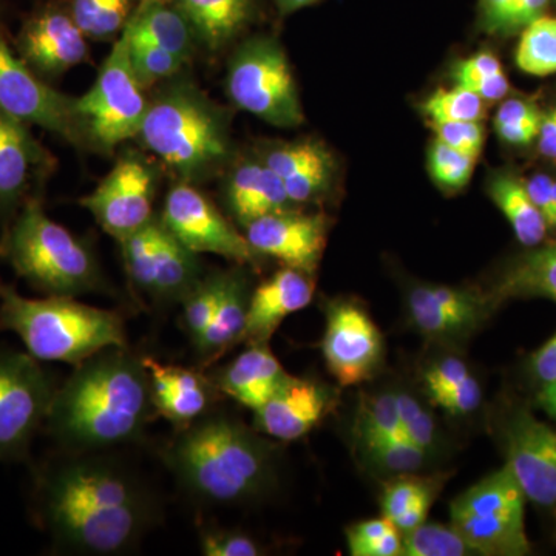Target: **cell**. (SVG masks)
Instances as JSON below:
<instances>
[{"instance_id":"6da1fadb","label":"cell","mask_w":556,"mask_h":556,"mask_svg":"<svg viewBox=\"0 0 556 556\" xmlns=\"http://www.w3.org/2000/svg\"><path fill=\"white\" fill-rule=\"evenodd\" d=\"M38 510L58 546L83 555L131 551L160 517L159 501L142 479L97 452L76 453L47 470Z\"/></svg>"},{"instance_id":"7a4b0ae2","label":"cell","mask_w":556,"mask_h":556,"mask_svg":"<svg viewBox=\"0 0 556 556\" xmlns=\"http://www.w3.org/2000/svg\"><path fill=\"white\" fill-rule=\"evenodd\" d=\"M155 412L142 357L112 346L76 365L54 391L46 426L75 453L100 452L137 441Z\"/></svg>"},{"instance_id":"3957f363","label":"cell","mask_w":556,"mask_h":556,"mask_svg":"<svg viewBox=\"0 0 556 556\" xmlns=\"http://www.w3.org/2000/svg\"><path fill=\"white\" fill-rule=\"evenodd\" d=\"M166 460L190 495L217 506L260 495L273 475L269 445L226 416L206 415L185 427Z\"/></svg>"},{"instance_id":"277c9868","label":"cell","mask_w":556,"mask_h":556,"mask_svg":"<svg viewBox=\"0 0 556 556\" xmlns=\"http://www.w3.org/2000/svg\"><path fill=\"white\" fill-rule=\"evenodd\" d=\"M139 141L178 182L201 185L229 163V118L189 80L164 87L149 101Z\"/></svg>"},{"instance_id":"5b68a950","label":"cell","mask_w":556,"mask_h":556,"mask_svg":"<svg viewBox=\"0 0 556 556\" xmlns=\"http://www.w3.org/2000/svg\"><path fill=\"white\" fill-rule=\"evenodd\" d=\"M0 331L20 336L38 361L79 365L105 348L127 346L123 317L75 298L28 299L0 280Z\"/></svg>"},{"instance_id":"8992f818","label":"cell","mask_w":556,"mask_h":556,"mask_svg":"<svg viewBox=\"0 0 556 556\" xmlns=\"http://www.w3.org/2000/svg\"><path fill=\"white\" fill-rule=\"evenodd\" d=\"M0 257L10 263L17 276L47 295L78 298L104 288L93 252L53 222L36 199L22 206L3 232Z\"/></svg>"},{"instance_id":"52a82bcc","label":"cell","mask_w":556,"mask_h":556,"mask_svg":"<svg viewBox=\"0 0 556 556\" xmlns=\"http://www.w3.org/2000/svg\"><path fill=\"white\" fill-rule=\"evenodd\" d=\"M526 501L521 485L504 464L452 501L450 525L477 555H530Z\"/></svg>"},{"instance_id":"ba28073f","label":"cell","mask_w":556,"mask_h":556,"mask_svg":"<svg viewBox=\"0 0 556 556\" xmlns=\"http://www.w3.org/2000/svg\"><path fill=\"white\" fill-rule=\"evenodd\" d=\"M226 91L236 108L278 129H294L305 121L287 51L273 36L241 43L229 62Z\"/></svg>"},{"instance_id":"9c48e42d","label":"cell","mask_w":556,"mask_h":556,"mask_svg":"<svg viewBox=\"0 0 556 556\" xmlns=\"http://www.w3.org/2000/svg\"><path fill=\"white\" fill-rule=\"evenodd\" d=\"M149 101L131 70L126 35L121 33L91 89L76 98L87 144L112 152L123 142L138 138Z\"/></svg>"},{"instance_id":"30bf717a","label":"cell","mask_w":556,"mask_h":556,"mask_svg":"<svg viewBox=\"0 0 556 556\" xmlns=\"http://www.w3.org/2000/svg\"><path fill=\"white\" fill-rule=\"evenodd\" d=\"M30 353L0 351V460L27 453L46 424L53 382Z\"/></svg>"},{"instance_id":"8fae6325","label":"cell","mask_w":556,"mask_h":556,"mask_svg":"<svg viewBox=\"0 0 556 556\" xmlns=\"http://www.w3.org/2000/svg\"><path fill=\"white\" fill-rule=\"evenodd\" d=\"M0 109L25 124H35L60 135L72 144H83L84 135L76 98L51 89L35 70L10 49L0 35Z\"/></svg>"},{"instance_id":"7c38bea8","label":"cell","mask_w":556,"mask_h":556,"mask_svg":"<svg viewBox=\"0 0 556 556\" xmlns=\"http://www.w3.org/2000/svg\"><path fill=\"white\" fill-rule=\"evenodd\" d=\"M159 172L146 156L130 152L116 161L97 189L80 200L104 232L123 241L153 219Z\"/></svg>"},{"instance_id":"4fadbf2b","label":"cell","mask_w":556,"mask_h":556,"mask_svg":"<svg viewBox=\"0 0 556 556\" xmlns=\"http://www.w3.org/2000/svg\"><path fill=\"white\" fill-rule=\"evenodd\" d=\"M161 223L195 254H215L254 265L257 252L197 186L178 182L167 192Z\"/></svg>"},{"instance_id":"5bb4252c","label":"cell","mask_w":556,"mask_h":556,"mask_svg":"<svg viewBox=\"0 0 556 556\" xmlns=\"http://www.w3.org/2000/svg\"><path fill=\"white\" fill-rule=\"evenodd\" d=\"M321 353L329 372L343 387L367 382L380 367L383 338L367 311L353 302H331Z\"/></svg>"},{"instance_id":"9a60e30c","label":"cell","mask_w":556,"mask_h":556,"mask_svg":"<svg viewBox=\"0 0 556 556\" xmlns=\"http://www.w3.org/2000/svg\"><path fill=\"white\" fill-rule=\"evenodd\" d=\"M506 466L527 501L544 508L556 507V430L519 408L503 431Z\"/></svg>"},{"instance_id":"2e32d148","label":"cell","mask_w":556,"mask_h":556,"mask_svg":"<svg viewBox=\"0 0 556 556\" xmlns=\"http://www.w3.org/2000/svg\"><path fill=\"white\" fill-rule=\"evenodd\" d=\"M244 230L258 255L314 276L327 247L329 219L321 212L309 214L295 207L254 219Z\"/></svg>"},{"instance_id":"e0dca14e","label":"cell","mask_w":556,"mask_h":556,"mask_svg":"<svg viewBox=\"0 0 556 556\" xmlns=\"http://www.w3.org/2000/svg\"><path fill=\"white\" fill-rule=\"evenodd\" d=\"M495 309L489 292L468 288L417 285L408 295L409 320L434 340L466 338Z\"/></svg>"},{"instance_id":"ac0fdd59","label":"cell","mask_w":556,"mask_h":556,"mask_svg":"<svg viewBox=\"0 0 556 556\" xmlns=\"http://www.w3.org/2000/svg\"><path fill=\"white\" fill-rule=\"evenodd\" d=\"M87 36L70 11L50 7L22 28L17 47L22 60L43 76H60L89 56Z\"/></svg>"},{"instance_id":"d6986e66","label":"cell","mask_w":556,"mask_h":556,"mask_svg":"<svg viewBox=\"0 0 556 556\" xmlns=\"http://www.w3.org/2000/svg\"><path fill=\"white\" fill-rule=\"evenodd\" d=\"M332 402L331 388L288 375L274 396L255 409V430L278 441H298L321 422Z\"/></svg>"},{"instance_id":"ffe728a7","label":"cell","mask_w":556,"mask_h":556,"mask_svg":"<svg viewBox=\"0 0 556 556\" xmlns=\"http://www.w3.org/2000/svg\"><path fill=\"white\" fill-rule=\"evenodd\" d=\"M283 182L295 207L317 203L327 197L336 175V161L331 150L317 139H298L276 142L260 153Z\"/></svg>"},{"instance_id":"44dd1931","label":"cell","mask_w":556,"mask_h":556,"mask_svg":"<svg viewBox=\"0 0 556 556\" xmlns=\"http://www.w3.org/2000/svg\"><path fill=\"white\" fill-rule=\"evenodd\" d=\"M314 291L316 287L309 274L288 266L277 270L249 299L244 342L249 345L268 342L285 318L313 302Z\"/></svg>"},{"instance_id":"7402d4cb","label":"cell","mask_w":556,"mask_h":556,"mask_svg":"<svg viewBox=\"0 0 556 556\" xmlns=\"http://www.w3.org/2000/svg\"><path fill=\"white\" fill-rule=\"evenodd\" d=\"M50 155L33 138L27 124L0 109V217L13 214Z\"/></svg>"},{"instance_id":"603a6c76","label":"cell","mask_w":556,"mask_h":556,"mask_svg":"<svg viewBox=\"0 0 556 556\" xmlns=\"http://www.w3.org/2000/svg\"><path fill=\"white\" fill-rule=\"evenodd\" d=\"M148 369L153 407L177 426L188 427L207 415L214 401L211 382L193 369L142 357Z\"/></svg>"},{"instance_id":"cb8c5ba5","label":"cell","mask_w":556,"mask_h":556,"mask_svg":"<svg viewBox=\"0 0 556 556\" xmlns=\"http://www.w3.org/2000/svg\"><path fill=\"white\" fill-rule=\"evenodd\" d=\"M225 200L230 214L243 228L265 215L295 208L281 179L260 156H249L230 167Z\"/></svg>"},{"instance_id":"d4e9b609","label":"cell","mask_w":556,"mask_h":556,"mask_svg":"<svg viewBox=\"0 0 556 556\" xmlns=\"http://www.w3.org/2000/svg\"><path fill=\"white\" fill-rule=\"evenodd\" d=\"M288 378L266 343L249 345L232 364L218 372L215 386L252 412L263 407Z\"/></svg>"},{"instance_id":"484cf974","label":"cell","mask_w":556,"mask_h":556,"mask_svg":"<svg viewBox=\"0 0 556 556\" xmlns=\"http://www.w3.org/2000/svg\"><path fill=\"white\" fill-rule=\"evenodd\" d=\"M511 260L489 295L495 306L511 299H547L556 303V241L541 243Z\"/></svg>"},{"instance_id":"4316f807","label":"cell","mask_w":556,"mask_h":556,"mask_svg":"<svg viewBox=\"0 0 556 556\" xmlns=\"http://www.w3.org/2000/svg\"><path fill=\"white\" fill-rule=\"evenodd\" d=\"M197 40L218 50L239 36L254 20L257 0H174Z\"/></svg>"},{"instance_id":"83f0119b","label":"cell","mask_w":556,"mask_h":556,"mask_svg":"<svg viewBox=\"0 0 556 556\" xmlns=\"http://www.w3.org/2000/svg\"><path fill=\"white\" fill-rule=\"evenodd\" d=\"M124 30L131 39L152 43L188 62L195 33L174 0H141Z\"/></svg>"},{"instance_id":"f1b7e54d","label":"cell","mask_w":556,"mask_h":556,"mask_svg":"<svg viewBox=\"0 0 556 556\" xmlns=\"http://www.w3.org/2000/svg\"><path fill=\"white\" fill-rule=\"evenodd\" d=\"M201 278L199 254L175 239L164 228L161 219L156 218L155 262L150 298L159 302L181 303Z\"/></svg>"},{"instance_id":"f546056e","label":"cell","mask_w":556,"mask_h":556,"mask_svg":"<svg viewBox=\"0 0 556 556\" xmlns=\"http://www.w3.org/2000/svg\"><path fill=\"white\" fill-rule=\"evenodd\" d=\"M249 299L251 294H249L247 278L243 274L237 270L226 273L225 287L211 325L206 332L193 343L201 357L206 361L217 358L243 340Z\"/></svg>"},{"instance_id":"4dcf8cb0","label":"cell","mask_w":556,"mask_h":556,"mask_svg":"<svg viewBox=\"0 0 556 556\" xmlns=\"http://www.w3.org/2000/svg\"><path fill=\"white\" fill-rule=\"evenodd\" d=\"M490 200L506 217L515 237L526 248H535L546 240V219L538 211L526 188V179L510 170H497L486 181Z\"/></svg>"},{"instance_id":"1f68e13d","label":"cell","mask_w":556,"mask_h":556,"mask_svg":"<svg viewBox=\"0 0 556 556\" xmlns=\"http://www.w3.org/2000/svg\"><path fill=\"white\" fill-rule=\"evenodd\" d=\"M141 0H70V14L84 35L94 40L119 38Z\"/></svg>"},{"instance_id":"d6a6232c","label":"cell","mask_w":556,"mask_h":556,"mask_svg":"<svg viewBox=\"0 0 556 556\" xmlns=\"http://www.w3.org/2000/svg\"><path fill=\"white\" fill-rule=\"evenodd\" d=\"M552 0H478L479 30L490 36L519 35L544 16Z\"/></svg>"},{"instance_id":"836d02e7","label":"cell","mask_w":556,"mask_h":556,"mask_svg":"<svg viewBox=\"0 0 556 556\" xmlns=\"http://www.w3.org/2000/svg\"><path fill=\"white\" fill-rule=\"evenodd\" d=\"M515 61L527 75L536 78L555 75L556 17L544 14L519 33Z\"/></svg>"},{"instance_id":"e575fe53","label":"cell","mask_w":556,"mask_h":556,"mask_svg":"<svg viewBox=\"0 0 556 556\" xmlns=\"http://www.w3.org/2000/svg\"><path fill=\"white\" fill-rule=\"evenodd\" d=\"M452 78L457 87L473 91L485 102L504 100L510 91V83L503 64L489 51L457 61Z\"/></svg>"},{"instance_id":"d590c367","label":"cell","mask_w":556,"mask_h":556,"mask_svg":"<svg viewBox=\"0 0 556 556\" xmlns=\"http://www.w3.org/2000/svg\"><path fill=\"white\" fill-rule=\"evenodd\" d=\"M402 556L477 555L470 544L453 527L438 522L422 525L402 533Z\"/></svg>"},{"instance_id":"8d00e7d4","label":"cell","mask_w":556,"mask_h":556,"mask_svg":"<svg viewBox=\"0 0 556 556\" xmlns=\"http://www.w3.org/2000/svg\"><path fill=\"white\" fill-rule=\"evenodd\" d=\"M361 442L371 464L390 473H416L426 464L428 456L405 434L369 438Z\"/></svg>"},{"instance_id":"74e56055","label":"cell","mask_w":556,"mask_h":556,"mask_svg":"<svg viewBox=\"0 0 556 556\" xmlns=\"http://www.w3.org/2000/svg\"><path fill=\"white\" fill-rule=\"evenodd\" d=\"M485 110V101L482 98L457 86L450 90L434 91L420 104V113L430 121V124L482 121Z\"/></svg>"},{"instance_id":"f35d334b","label":"cell","mask_w":556,"mask_h":556,"mask_svg":"<svg viewBox=\"0 0 556 556\" xmlns=\"http://www.w3.org/2000/svg\"><path fill=\"white\" fill-rule=\"evenodd\" d=\"M544 113L533 101L508 98L497 109L495 130L497 137L511 146H527L540 135Z\"/></svg>"},{"instance_id":"ab89813d","label":"cell","mask_w":556,"mask_h":556,"mask_svg":"<svg viewBox=\"0 0 556 556\" xmlns=\"http://www.w3.org/2000/svg\"><path fill=\"white\" fill-rule=\"evenodd\" d=\"M226 273L203 277L182 299V325L193 343L206 332L225 287Z\"/></svg>"},{"instance_id":"60d3db41","label":"cell","mask_w":556,"mask_h":556,"mask_svg":"<svg viewBox=\"0 0 556 556\" xmlns=\"http://www.w3.org/2000/svg\"><path fill=\"white\" fill-rule=\"evenodd\" d=\"M123 33L126 35L127 46H129L131 70L142 89H150L161 80L174 78L185 67L186 61H182L177 54L169 53L152 43L131 39L126 30Z\"/></svg>"},{"instance_id":"b9f144b4","label":"cell","mask_w":556,"mask_h":556,"mask_svg":"<svg viewBox=\"0 0 556 556\" xmlns=\"http://www.w3.org/2000/svg\"><path fill=\"white\" fill-rule=\"evenodd\" d=\"M346 541L353 556H397L402 551V533L386 517L350 527Z\"/></svg>"},{"instance_id":"7bdbcfd3","label":"cell","mask_w":556,"mask_h":556,"mask_svg":"<svg viewBox=\"0 0 556 556\" xmlns=\"http://www.w3.org/2000/svg\"><path fill=\"white\" fill-rule=\"evenodd\" d=\"M478 156L467 155L434 139L428 150V170L439 188H466L477 169Z\"/></svg>"},{"instance_id":"ee69618b","label":"cell","mask_w":556,"mask_h":556,"mask_svg":"<svg viewBox=\"0 0 556 556\" xmlns=\"http://www.w3.org/2000/svg\"><path fill=\"white\" fill-rule=\"evenodd\" d=\"M358 439L404 434L399 419L396 394H379L365 402L357 422Z\"/></svg>"},{"instance_id":"f6af8a7d","label":"cell","mask_w":556,"mask_h":556,"mask_svg":"<svg viewBox=\"0 0 556 556\" xmlns=\"http://www.w3.org/2000/svg\"><path fill=\"white\" fill-rule=\"evenodd\" d=\"M396 404L405 437L430 455L437 447V424L433 417L409 394L397 393Z\"/></svg>"},{"instance_id":"bcb514c9","label":"cell","mask_w":556,"mask_h":556,"mask_svg":"<svg viewBox=\"0 0 556 556\" xmlns=\"http://www.w3.org/2000/svg\"><path fill=\"white\" fill-rule=\"evenodd\" d=\"M441 479L417 477L415 473L397 475L396 479L388 482L382 495V517L396 521L402 514L428 486L437 484Z\"/></svg>"},{"instance_id":"7dc6e473","label":"cell","mask_w":556,"mask_h":556,"mask_svg":"<svg viewBox=\"0 0 556 556\" xmlns=\"http://www.w3.org/2000/svg\"><path fill=\"white\" fill-rule=\"evenodd\" d=\"M438 141L467 155H481L485 144V129L481 121L431 124Z\"/></svg>"},{"instance_id":"c3c4849f","label":"cell","mask_w":556,"mask_h":556,"mask_svg":"<svg viewBox=\"0 0 556 556\" xmlns=\"http://www.w3.org/2000/svg\"><path fill=\"white\" fill-rule=\"evenodd\" d=\"M201 554L207 556H257L260 546L251 536L236 530L207 529L201 533Z\"/></svg>"},{"instance_id":"681fc988","label":"cell","mask_w":556,"mask_h":556,"mask_svg":"<svg viewBox=\"0 0 556 556\" xmlns=\"http://www.w3.org/2000/svg\"><path fill=\"white\" fill-rule=\"evenodd\" d=\"M470 376V369L460 358L447 357L427 369L424 382L428 396L434 402Z\"/></svg>"},{"instance_id":"f907efd6","label":"cell","mask_w":556,"mask_h":556,"mask_svg":"<svg viewBox=\"0 0 556 556\" xmlns=\"http://www.w3.org/2000/svg\"><path fill=\"white\" fill-rule=\"evenodd\" d=\"M482 390L475 376L460 382L459 386L450 390L444 396L434 401L438 407L447 412L452 416L470 415L481 405Z\"/></svg>"},{"instance_id":"816d5d0a","label":"cell","mask_w":556,"mask_h":556,"mask_svg":"<svg viewBox=\"0 0 556 556\" xmlns=\"http://www.w3.org/2000/svg\"><path fill=\"white\" fill-rule=\"evenodd\" d=\"M526 188L546 219L548 230H556V179L548 174H535L526 179Z\"/></svg>"},{"instance_id":"f5cc1de1","label":"cell","mask_w":556,"mask_h":556,"mask_svg":"<svg viewBox=\"0 0 556 556\" xmlns=\"http://www.w3.org/2000/svg\"><path fill=\"white\" fill-rule=\"evenodd\" d=\"M441 486L442 481H439L437 484L428 486V489L424 490V492L413 501L412 506L393 522L399 532H408V530L415 529V527L426 522L428 511H430L431 506H433L434 497H437Z\"/></svg>"},{"instance_id":"db71d44e","label":"cell","mask_w":556,"mask_h":556,"mask_svg":"<svg viewBox=\"0 0 556 556\" xmlns=\"http://www.w3.org/2000/svg\"><path fill=\"white\" fill-rule=\"evenodd\" d=\"M530 369L538 382L547 383L556 379V332L533 353Z\"/></svg>"},{"instance_id":"11a10c76","label":"cell","mask_w":556,"mask_h":556,"mask_svg":"<svg viewBox=\"0 0 556 556\" xmlns=\"http://www.w3.org/2000/svg\"><path fill=\"white\" fill-rule=\"evenodd\" d=\"M536 141L541 155L556 161V108L544 113Z\"/></svg>"},{"instance_id":"9f6ffc18","label":"cell","mask_w":556,"mask_h":556,"mask_svg":"<svg viewBox=\"0 0 556 556\" xmlns=\"http://www.w3.org/2000/svg\"><path fill=\"white\" fill-rule=\"evenodd\" d=\"M274 2H276L277 9L281 14H291L306 9V7L314 5V3L320 2V0H274Z\"/></svg>"},{"instance_id":"6f0895ef","label":"cell","mask_w":556,"mask_h":556,"mask_svg":"<svg viewBox=\"0 0 556 556\" xmlns=\"http://www.w3.org/2000/svg\"><path fill=\"white\" fill-rule=\"evenodd\" d=\"M551 416L554 417V419H556V408L554 409V412L551 413Z\"/></svg>"},{"instance_id":"680465c9","label":"cell","mask_w":556,"mask_h":556,"mask_svg":"<svg viewBox=\"0 0 556 556\" xmlns=\"http://www.w3.org/2000/svg\"><path fill=\"white\" fill-rule=\"evenodd\" d=\"M555 538H556V530H555Z\"/></svg>"}]
</instances>
